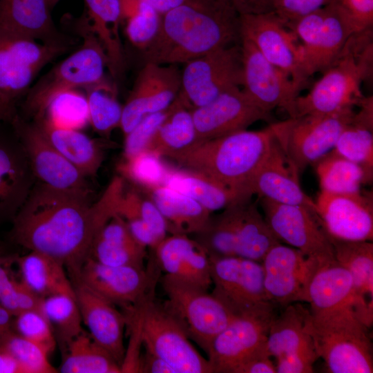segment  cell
<instances>
[{
  "label": "cell",
  "mask_w": 373,
  "mask_h": 373,
  "mask_svg": "<svg viewBox=\"0 0 373 373\" xmlns=\"http://www.w3.org/2000/svg\"><path fill=\"white\" fill-rule=\"evenodd\" d=\"M299 174L276 137L267 155L251 177L248 191L258 198L304 207L316 215L315 201L302 189Z\"/></svg>",
  "instance_id": "25"
},
{
  "label": "cell",
  "mask_w": 373,
  "mask_h": 373,
  "mask_svg": "<svg viewBox=\"0 0 373 373\" xmlns=\"http://www.w3.org/2000/svg\"><path fill=\"white\" fill-rule=\"evenodd\" d=\"M195 236L209 255L237 256L260 262L267 251L280 242L251 198L230 204L220 213L211 216Z\"/></svg>",
  "instance_id": "6"
},
{
  "label": "cell",
  "mask_w": 373,
  "mask_h": 373,
  "mask_svg": "<svg viewBox=\"0 0 373 373\" xmlns=\"http://www.w3.org/2000/svg\"><path fill=\"white\" fill-rule=\"evenodd\" d=\"M209 256L211 292L234 314H242L269 302L260 262L237 256Z\"/></svg>",
  "instance_id": "16"
},
{
  "label": "cell",
  "mask_w": 373,
  "mask_h": 373,
  "mask_svg": "<svg viewBox=\"0 0 373 373\" xmlns=\"http://www.w3.org/2000/svg\"><path fill=\"white\" fill-rule=\"evenodd\" d=\"M0 344L15 358L22 373H55L48 355L38 345L23 338L14 329Z\"/></svg>",
  "instance_id": "49"
},
{
  "label": "cell",
  "mask_w": 373,
  "mask_h": 373,
  "mask_svg": "<svg viewBox=\"0 0 373 373\" xmlns=\"http://www.w3.org/2000/svg\"><path fill=\"white\" fill-rule=\"evenodd\" d=\"M119 195L107 187L94 204L88 195L32 186L13 218L12 236L19 245L63 264L75 281L99 229L116 213Z\"/></svg>",
  "instance_id": "1"
},
{
  "label": "cell",
  "mask_w": 373,
  "mask_h": 373,
  "mask_svg": "<svg viewBox=\"0 0 373 373\" xmlns=\"http://www.w3.org/2000/svg\"><path fill=\"white\" fill-rule=\"evenodd\" d=\"M327 4L335 7L343 15L355 34L372 29L373 0H329Z\"/></svg>",
  "instance_id": "53"
},
{
  "label": "cell",
  "mask_w": 373,
  "mask_h": 373,
  "mask_svg": "<svg viewBox=\"0 0 373 373\" xmlns=\"http://www.w3.org/2000/svg\"><path fill=\"white\" fill-rule=\"evenodd\" d=\"M213 2L234 11L238 15L274 12V0H202Z\"/></svg>",
  "instance_id": "55"
},
{
  "label": "cell",
  "mask_w": 373,
  "mask_h": 373,
  "mask_svg": "<svg viewBox=\"0 0 373 373\" xmlns=\"http://www.w3.org/2000/svg\"><path fill=\"white\" fill-rule=\"evenodd\" d=\"M62 373H121L113 356L84 330L73 339L63 352Z\"/></svg>",
  "instance_id": "40"
},
{
  "label": "cell",
  "mask_w": 373,
  "mask_h": 373,
  "mask_svg": "<svg viewBox=\"0 0 373 373\" xmlns=\"http://www.w3.org/2000/svg\"><path fill=\"white\" fill-rule=\"evenodd\" d=\"M231 373H276L275 363L267 352L255 354L235 366Z\"/></svg>",
  "instance_id": "56"
},
{
  "label": "cell",
  "mask_w": 373,
  "mask_h": 373,
  "mask_svg": "<svg viewBox=\"0 0 373 373\" xmlns=\"http://www.w3.org/2000/svg\"><path fill=\"white\" fill-rule=\"evenodd\" d=\"M152 250L164 275L204 290L211 287L209 256L195 239L171 234Z\"/></svg>",
  "instance_id": "27"
},
{
  "label": "cell",
  "mask_w": 373,
  "mask_h": 373,
  "mask_svg": "<svg viewBox=\"0 0 373 373\" xmlns=\"http://www.w3.org/2000/svg\"><path fill=\"white\" fill-rule=\"evenodd\" d=\"M240 40V15L234 11L216 3L186 0L162 15L143 58L144 63L184 64Z\"/></svg>",
  "instance_id": "2"
},
{
  "label": "cell",
  "mask_w": 373,
  "mask_h": 373,
  "mask_svg": "<svg viewBox=\"0 0 373 373\" xmlns=\"http://www.w3.org/2000/svg\"><path fill=\"white\" fill-rule=\"evenodd\" d=\"M264 218L274 234L319 263L335 260L329 235L308 209L259 198Z\"/></svg>",
  "instance_id": "17"
},
{
  "label": "cell",
  "mask_w": 373,
  "mask_h": 373,
  "mask_svg": "<svg viewBox=\"0 0 373 373\" xmlns=\"http://www.w3.org/2000/svg\"><path fill=\"white\" fill-rule=\"evenodd\" d=\"M196 143L191 108L178 94L169 106L168 115L151 138L146 150L161 157L171 159L186 151Z\"/></svg>",
  "instance_id": "34"
},
{
  "label": "cell",
  "mask_w": 373,
  "mask_h": 373,
  "mask_svg": "<svg viewBox=\"0 0 373 373\" xmlns=\"http://www.w3.org/2000/svg\"><path fill=\"white\" fill-rule=\"evenodd\" d=\"M243 91L263 110L288 111L306 86L269 62L247 38L241 37Z\"/></svg>",
  "instance_id": "20"
},
{
  "label": "cell",
  "mask_w": 373,
  "mask_h": 373,
  "mask_svg": "<svg viewBox=\"0 0 373 373\" xmlns=\"http://www.w3.org/2000/svg\"><path fill=\"white\" fill-rule=\"evenodd\" d=\"M68 90L54 96L37 115L38 119L50 125L81 130L89 124V113L86 95Z\"/></svg>",
  "instance_id": "43"
},
{
  "label": "cell",
  "mask_w": 373,
  "mask_h": 373,
  "mask_svg": "<svg viewBox=\"0 0 373 373\" xmlns=\"http://www.w3.org/2000/svg\"><path fill=\"white\" fill-rule=\"evenodd\" d=\"M329 0H274V12L285 22L312 12L328 3Z\"/></svg>",
  "instance_id": "54"
},
{
  "label": "cell",
  "mask_w": 373,
  "mask_h": 373,
  "mask_svg": "<svg viewBox=\"0 0 373 373\" xmlns=\"http://www.w3.org/2000/svg\"><path fill=\"white\" fill-rule=\"evenodd\" d=\"M82 322L93 339L108 351L120 365L125 347L124 331L127 325L125 314L80 283H73Z\"/></svg>",
  "instance_id": "26"
},
{
  "label": "cell",
  "mask_w": 373,
  "mask_h": 373,
  "mask_svg": "<svg viewBox=\"0 0 373 373\" xmlns=\"http://www.w3.org/2000/svg\"><path fill=\"white\" fill-rule=\"evenodd\" d=\"M306 302L312 313L347 307L354 310L353 280L349 271L336 260L319 264L309 280Z\"/></svg>",
  "instance_id": "32"
},
{
  "label": "cell",
  "mask_w": 373,
  "mask_h": 373,
  "mask_svg": "<svg viewBox=\"0 0 373 373\" xmlns=\"http://www.w3.org/2000/svg\"><path fill=\"white\" fill-rule=\"evenodd\" d=\"M123 177L142 189L164 184L170 170L161 161V157L149 151L124 160L119 165Z\"/></svg>",
  "instance_id": "46"
},
{
  "label": "cell",
  "mask_w": 373,
  "mask_h": 373,
  "mask_svg": "<svg viewBox=\"0 0 373 373\" xmlns=\"http://www.w3.org/2000/svg\"><path fill=\"white\" fill-rule=\"evenodd\" d=\"M32 177L20 142L0 137V218L15 217L32 188Z\"/></svg>",
  "instance_id": "31"
},
{
  "label": "cell",
  "mask_w": 373,
  "mask_h": 373,
  "mask_svg": "<svg viewBox=\"0 0 373 373\" xmlns=\"http://www.w3.org/2000/svg\"><path fill=\"white\" fill-rule=\"evenodd\" d=\"M355 106L328 114H309L276 122V137L299 173L331 151Z\"/></svg>",
  "instance_id": "9"
},
{
  "label": "cell",
  "mask_w": 373,
  "mask_h": 373,
  "mask_svg": "<svg viewBox=\"0 0 373 373\" xmlns=\"http://www.w3.org/2000/svg\"><path fill=\"white\" fill-rule=\"evenodd\" d=\"M161 15L155 9L135 14L124 20V30L130 42L144 50L155 37L161 22Z\"/></svg>",
  "instance_id": "51"
},
{
  "label": "cell",
  "mask_w": 373,
  "mask_h": 373,
  "mask_svg": "<svg viewBox=\"0 0 373 373\" xmlns=\"http://www.w3.org/2000/svg\"><path fill=\"white\" fill-rule=\"evenodd\" d=\"M314 165L321 191L329 193H356L362 190V184L372 180L373 175L361 165L332 151Z\"/></svg>",
  "instance_id": "41"
},
{
  "label": "cell",
  "mask_w": 373,
  "mask_h": 373,
  "mask_svg": "<svg viewBox=\"0 0 373 373\" xmlns=\"http://www.w3.org/2000/svg\"><path fill=\"white\" fill-rule=\"evenodd\" d=\"M11 123L33 176L40 184L59 191L89 195L86 177L51 145L36 124H28L17 115Z\"/></svg>",
  "instance_id": "19"
},
{
  "label": "cell",
  "mask_w": 373,
  "mask_h": 373,
  "mask_svg": "<svg viewBox=\"0 0 373 373\" xmlns=\"http://www.w3.org/2000/svg\"><path fill=\"white\" fill-rule=\"evenodd\" d=\"M86 16L92 31L102 44L108 68L114 77L124 70V57L119 35V0H84Z\"/></svg>",
  "instance_id": "35"
},
{
  "label": "cell",
  "mask_w": 373,
  "mask_h": 373,
  "mask_svg": "<svg viewBox=\"0 0 373 373\" xmlns=\"http://www.w3.org/2000/svg\"><path fill=\"white\" fill-rule=\"evenodd\" d=\"M15 259L0 256V305L14 316L28 310L41 312L43 298L15 276L10 265Z\"/></svg>",
  "instance_id": "45"
},
{
  "label": "cell",
  "mask_w": 373,
  "mask_h": 373,
  "mask_svg": "<svg viewBox=\"0 0 373 373\" xmlns=\"http://www.w3.org/2000/svg\"><path fill=\"white\" fill-rule=\"evenodd\" d=\"M370 33L354 34L349 39L339 57L323 72L310 91L295 99L287 112L289 117L328 114L358 105L364 97L361 84L372 71Z\"/></svg>",
  "instance_id": "4"
},
{
  "label": "cell",
  "mask_w": 373,
  "mask_h": 373,
  "mask_svg": "<svg viewBox=\"0 0 373 373\" xmlns=\"http://www.w3.org/2000/svg\"><path fill=\"white\" fill-rule=\"evenodd\" d=\"M316 215L331 237L346 240H373L372 192L333 193L321 191L316 199Z\"/></svg>",
  "instance_id": "23"
},
{
  "label": "cell",
  "mask_w": 373,
  "mask_h": 373,
  "mask_svg": "<svg viewBox=\"0 0 373 373\" xmlns=\"http://www.w3.org/2000/svg\"><path fill=\"white\" fill-rule=\"evenodd\" d=\"M12 316L8 310L0 305V342L13 330Z\"/></svg>",
  "instance_id": "59"
},
{
  "label": "cell",
  "mask_w": 373,
  "mask_h": 373,
  "mask_svg": "<svg viewBox=\"0 0 373 373\" xmlns=\"http://www.w3.org/2000/svg\"><path fill=\"white\" fill-rule=\"evenodd\" d=\"M242 85L240 43L220 48L184 64L180 97L193 109Z\"/></svg>",
  "instance_id": "12"
},
{
  "label": "cell",
  "mask_w": 373,
  "mask_h": 373,
  "mask_svg": "<svg viewBox=\"0 0 373 373\" xmlns=\"http://www.w3.org/2000/svg\"><path fill=\"white\" fill-rule=\"evenodd\" d=\"M50 8H52L59 0H48Z\"/></svg>",
  "instance_id": "62"
},
{
  "label": "cell",
  "mask_w": 373,
  "mask_h": 373,
  "mask_svg": "<svg viewBox=\"0 0 373 373\" xmlns=\"http://www.w3.org/2000/svg\"><path fill=\"white\" fill-rule=\"evenodd\" d=\"M353 119L344 128L332 150L373 175V102L363 97Z\"/></svg>",
  "instance_id": "37"
},
{
  "label": "cell",
  "mask_w": 373,
  "mask_h": 373,
  "mask_svg": "<svg viewBox=\"0 0 373 373\" xmlns=\"http://www.w3.org/2000/svg\"><path fill=\"white\" fill-rule=\"evenodd\" d=\"M89 124L102 135L109 134L120 126L122 106L117 99L114 88L105 79L85 88Z\"/></svg>",
  "instance_id": "44"
},
{
  "label": "cell",
  "mask_w": 373,
  "mask_h": 373,
  "mask_svg": "<svg viewBox=\"0 0 373 373\" xmlns=\"http://www.w3.org/2000/svg\"><path fill=\"white\" fill-rule=\"evenodd\" d=\"M276 306L269 303L236 315L214 338L207 354L212 373H231L232 369L243 361L267 352V338L277 314Z\"/></svg>",
  "instance_id": "14"
},
{
  "label": "cell",
  "mask_w": 373,
  "mask_h": 373,
  "mask_svg": "<svg viewBox=\"0 0 373 373\" xmlns=\"http://www.w3.org/2000/svg\"><path fill=\"white\" fill-rule=\"evenodd\" d=\"M164 184L193 198L211 213L250 199L202 173L170 170Z\"/></svg>",
  "instance_id": "38"
},
{
  "label": "cell",
  "mask_w": 373,
  "mask_h": 373,
  "mask_svg": "<svg viewBox=\"0 0 373 373\" xmlns=\"http://www.w3.org/2000/svg\"><path fill=\"white\" fill-rule=\"evenodd\" d=\"M261 264L269 302L283 307L306 302L307 287L319 262L300 250L279 242L267 251Z\"/></svg>",
  "instance_id": "21"
},
{
  "label": "cell",
  "mask_w": 373,
  "mask_h": 373,
  "mask_svg": "<svg viewBox=\"0 0 373 373\" xmlns=\"http://www.w3.org/2000/svg\"><path fill=\"white\" fill-rule=\"evenodd\" d=\"M329 239L335 260L352 276L354 311L365 325L370 327L373 321L372 241L346 240L331 236Z\"/></svg>",
  "instance_id": "29"
},
{
  "label": "cell",
  "mask_w": 373,
  "mask_h": 373,
  "mask_svg": "<svg viewBox=\"0 0 373 373\" xmlns=\"http://www.w3.org/2000/svg\"><path fill=\"white\" fill-rule=\"evenodd\" d=\"M15 116L13 104L8 102L0 94V121H9L11 122Z\"/></svg>",
  "instance_id": "61"
},
{
  "label": "cell",
  "mask_w": 373,
  "mask_h": 373,
  "mask_svg": "<svg viewBox=\"0 0 373 373\" xmlns=\"http://www.w3.org/2000/svg\"><path fill=\"white\" fill-rule=\"evenodd\" d=\"M169 113V107L164 111L145 116L125 135L124 160L131 158L146 150L151 138Z\"/></svg>",
  "instance_id": "52"
},
{
  "label": "cell",
  "mask_w": 373,
  "mask_h": 373,
  "mask_svg": "<svg viewBox=\"0 0 373 373\" xmlns=\"http://www.w3.org/2000/svg\"><path fill=\"white\" fill-rule=\"evenodd\" d=\"M117 214L125 220L137 219L149 224L162 238L168 233L166 222L153 201L137 188L124 191Z\"/></svg>",
  "instance_id": "48"
},
{
  "label": "cell",
  "mask_w": 373,
  "mask_h": 373,
  "mask_svg": "<svg viewBox=\"0 0 373 373\" xmlns=\"http://www.w3.org/2000/svg\"><path fill=\"white\" fill-rule=\"evenodd\" d=\"M153 7L161 15L183 3L186 0H143Z\"/></svg>",
  "instance_id": "60"
},
{
  "label": "cell",
  "mask_w": 373,
  "mask_h": 373,
  "mask_svg": "<svg viewBox=\"0 0 373 373\" xmlns=\"http://www.w3.org/2000/svg\"><path fill=\"white\" fill-rule=\"evenodd\" d=\"M308 329L330 373H372L369 327L350 307L309 314Z\"/></svg>",
  "instance_id": "5"
},
{
  "label": "cell",
  "mask_w": 373,
  "mask_h": 373,
  "mask_svg": "<svg viewBox=\"0 0 373 373\" xmlns=\"http://www.w3.org/2000/svg\"><path fill=\"white\" fill-rule=\"evenodd\" d=\"M0 251H1V248H0Z\"/></svg>",
  "instance_id": "63"
},
{
  "label": "cell",
  "mask_w": 373,
  "mask_h": 373,
  "mask_svg": "<svg viewBox=\"0 0 373 373\" xmlns=\"http://www.w3.org/2000/svg\"><path fill=\"white\" fill-rule=\"evenodd\" d=\"M36 124L51 145L84 175L97 174L103 153L94 140L81 130L57 127L39 119Z\"/></svg>",
  "instance_id": "36"
},
{
  "label": "cell",
  "mask_w": 373,
  "mask_h": 373,
  "mask_svg": "<svg viewBox=\"0 0 373 373\" xmlns=\"http://www.w3.org/2000/svg\"><path fill=\"white\" fill-rule=\"evenodd\" d=\"M191 113L197 143L245 130L258 121L271 119V113L259 107L240 87L191 109Z\"/></svg>",
  "instance_id": "24"
},
{
  "label": "cell",
  "mask_w": 373,
  "mask_h": 373,
  "mask_svg": "<svg viewBox=\"0 0 373 373\" xmlns=\"http://www.w3.org/2000/svg\"><path fill=\"white\" fill-rule=\"evenodd\" d=\"M0 373H22L17 361L1 344Z\"/></svg>",
  "instance_id": "58"
},
{
  "label": "cell",
  "mask_w": 373,
  "mask_h": 373,
  "mask_svg": "<svg viewBox=\"0 0 373 373\" xmlns=\"http://www.w3.org/2000/svg\"><path fill=\"white\" fill-rule=\"evenodd\" d=\"M161 284L164 307L207 354L214 338L236 315L207 290L166 275Z\"/></svg>",
  "instance_id": "8"
},
{
  "label": "cell",
  "mask_w": 373,
  "mask_h": 373,
  "mask_svg": "<svg viewBox=\"0 0 373 373\" xmlns=\"http://www.w3.org/2000/svg\"><path fill=\"white\" fill-rule=\"evenodd\" d=\"M79 25L82 44L45 75L28 93L26 108L37 116L56 95L68 90L85 88L104 79L107 57L90 28L86 15Z\"/></svg>",
  "instance_id": "7"
},
{
  "label": "cell",
  "mask_w": 373,
  "mask_h": 373,
  "mask_svg": "<svg viewBox=\"0 0 373 373\" xmlns=\"http://www.w3.org/2000/svg\"><path fill=\"white\" fill-rule=\"evenodd\" d=\"M139 190L155 204L171 234H195L204 227L211 216L197 201L166 184Z\"/></svg>",
  "instance_id": "33"
},
{
  "label": "cell",
  "mask_w": 373,
  "mask_h": 373,
  "mask_svg": "<svg viewBox=\"0 0 373 373\" xmlns=\"http://www.w3.org/2000/svg\"><path fill=\"white\" fill-rule=\"evenodd\" d=\"M143 347L168 363L176 373H212L207 358L162 303L151 298L140 305Z\"/></svg>",
  "instance_id": "11"
},
{
  "label": "cell",
  "mask_w": 373,
  "mask_h": 373,
  "mask_svg": "<svg viewBox=\"0 0 373 373\" xmlns=\"http://www.w3.org/2000/svg\"><path fill=\"white\" fill-rule=\"evenodd\" d=\"M149 265L146 269L108 266L88 257L73 283H80L114 305L129 312L154 297L160 269L154 256Z\"/></svg>",
  "instance_id": "13"
},
{
  "label": "cell",
  "mask_w": 373,
  "mask_h": 373,
  "mask_svg": "<svg viewBox=\"0 0 373 373\" xmlns=\"http://www.w3.org/2000/svg\"><path fill=\"white\" fill-rule=\"evenodd\" d=\"M285 23L300 41L309 77L331 66L355 34L343 15L329 4Z\"/></svg>",
  "instance_id": "10"
},
{
  "label": "cell",
  "mask_w": 373,
  "mask_h": 373,
  "mask_svg": "<svg viewBox=\"0 0 373 373\" xmlns=\"http://www.w3.org/2000/svg\"><path fill=\"white\" fill-rule=\"evenodd\" d=\"M22 281L41 298L66 294L74 295L73 283L62 263L37 251H30L15 259Z\"/></svg>",
  "instance_id": "39"
},
{
  "label": "cell",
  "mask_w": 373,
  "mask_h": 373,
  "mask_svg": "<svg viewBox=\"0 0 373 373\" xmlns=\"http://www.w3.org/2000/svg\"><path fill=\"white\" fill-rule=\"evenodd\" d=\"M42 309L64 352L68 343L84 331L75 295L59 294L44 298Z\"/></svg>",
  "instance_id": "42"
},
{
  "label": "cell",
  "mask_w": 373,
  "mask_h": 373,
  "mask_svg": "<svg viewBox=\"0 0 373 373\" xmlns=\"http://www.w3.org/2000/svg\"><path fill=\"white\" fill-rule=\"evenodd\" d=\"M140 372L176 373L175 370L168 363L146 348L142 354Z\"/></svg>",
  "instance_id": "57"
},
{
  "label": "cell",
  "mask_w": 373,
  "mask_h": 373,
  "mask_svg": "<svg viewBox=\"0 0 373 373\" xmlns=\"http://www.w3.org/2000/svg\"><path fill=\"white\" fill-rule=\"evenodd\" d=\"M15 332L40 347L48 356L55 350L57 341L52 328L39 311H24L15 316Z\"/></svg>",
  "instance_id": "50"
},
{
  "label": "cell",
  "mask_w": 373,
  "mask_h": 373,
  "mask_svg": "<svg viewBox=\"0 0 373 373\" xmlns=\"http://www.w3.org/2000/svg\"><path fill=\"white\" fill-rule=\"evenodd\" d=\"M181 88V70L176 64L144 63L122 106L120 127L124 136L145 116L167 109Z\"/></svg>",
  "instance_id": "22"
},
{
  "label": "cell",
  "mask_w": 373,
  "mask_h": 373,
  "mask_svg": "<svg viewBox=\"0 0 373 373\" xmlns=\"http://www.w3.org/2000/svg\"><path fill=\"white\" fill-rule=\"evenodd\" d=\"M68 48L66 42L44 43L0 30V94L13 104L39 70Z\"/></svg>",
  "instance_id": "15"
},
{
  "label": "cell",
  "mask_w": 373,
  "mask_h": 373,
  "mask_svg": "<svg viewBox=\"0 0 373 373\" xmlns=\"http://www.w3.org/2000/svg\"><path fill=\"white\" fill-rule=\"evenodd\" d=\"M147 256L146 247L136 240L107 242L95 238L89 257L97 262L113 267H144Z\"/></svg>",
  "instance_id": "47"
},
{
  "label": "cell",
  "mask_w": 373,
  "mask_h": 373,
  "mask_svg": "<svg viewBox=\"0 0 373 373\" xmlns=\"http://www.w3.org/2000/svg\"><path fill=\"white\" fill-rule=\"evenodd\" d=\"M48 0H0V30L44 43L66 42L55 27Z\"/></svg>",
  "instance_id": "30"
},
{
  "label": "cell",
  "mask_w": 373,
  "mask_h": 373,
  "mask_svg": "<svg viewBox=\"0 0 373 373\" xmlns=\"http://www.w3.org/2000/svg\"><path fill=\"white\" fill-rule=\"evenodd\" d=\"M309 310L294 303L284 307L274 318L267 338L266 347L275 360L297 357L312 364L319 358L308 329Z\"/></svg>",
  "instance_id": "28"
},
{
  "label": "cell",
  "mask_w": 373,
  "mask_h": 373,
  "mask_svg": "<svg viewBox=\"0 0 373 373\" xmlns=\"http://www.w3.org/2000/svg\"><path fill=\"white\" fill-rule=\"evenodd\" d=\"M241 37L249 39L271 64L307 86L302 50L295 34L276 12L240 15Z\"/></svg>",
  "instance_id": "18"
},
{
  "label": "cell",
  "mask_w": 373,
  "mask_h": 373,
  "mask_svg": "<svg viewBox=\"0 0 373 373\" xmlns=\"http://www.w3.org/2000/svg\"><path fill=\"white\" fill-rule=\"evenodd\" d=\"M276 138L275 123L260 131L247 129L195 144L171 160L182 169L206 175L251 198L249 182Z\"/></svg>",
  "instance_id": "3"
}]
</instances>
